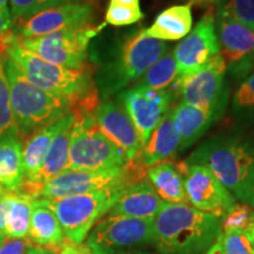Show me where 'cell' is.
Listing matches in <instances>:
<instances>
[{
	"instance_id": "obj_1",
	"label": "cell",
	"mask_w": 254,
	"mask_h": 254,
	"mask_svg": "<svg viewBox=\"0 0 254 254\" xmlns=\"http://www.w3.org/2000/svg\"><path fill=\"white\" fill-rule=\"evenodd\" d=\"M0 55L13 60L34 86L67 99L72 110L93 112L98 106V91L87 65L82 68H67L44 62L24 49L12 30L0 38Z\"/></svg>"
},
{
	"instance_id": "obj_2",
	"label": "cell",
	"mask_w": 254,
	"mask_h": 254,
	"mask_svg": "<svg viewBox=\"0 0 254 254\" xmlns=\"http://www.w3.org/2000/svg\"><path fill=\"white\" fill-rule=\"evenodd\" d=\"M152 232V244L163 254H205L222 233L221 219L189 204L165 202Z\"/></svg>"
},
{
	"instance_id": "obj_3",
	"label": "cell",
	"mask_w": 254,
	"mask_h": 254,
	"mask_svg": "<svg viewBox=\"0 0 254 254\" xmlns=\"http://www.w3.org/2000/svg\"><path fill=\"white\" fill-rule=\"evenodd\" d=\"M184 163L208 168L237 198L254 165V139L238 128L219 132L202 142Z\"/></svg>"
},
{
	"instance_id": "obj_4",
	"label": "cell",
	"mask_w": 254,
	"mask_h": 254,
	"mask_svg": "<svg viewBox=\"0 0 254 254\" xmlns=\"http://www.w3.org/2000/svg\"><path fill=\"white\" fill-rule=\"evenodd\" d=\"M0 60L20 135L32 134L72 111L67 99L40 90L28 81L17 64L7 56L0 55Z\"/></svg>"
},
{
	"instance_id": "obj_5",
	"label": "cell",
	"mask_w": 254,
	"mask_h": 254,
	"mask_svg": "<svg viewBox=\"0 0 254 254\" xmlns=\"http://www.w3.org/2000/svg\"><path fill=\"white\" fill-rule=\"evenodd\" d=\"M167 49L165 41L147 37L144 30L127 38L98 74V87L103 97L118 93L139 80Z\"/></svg>"
},
{
	"instance_id": "obj_6",
	"label": "cell",
	"mask_w": 254,
	"mask_h": 254,
	"mask_svg": "<svg viewBox=\"0 0 254 254\" xmlns=\"http://www.w3.org/2000/svg\"><path fill=\"white\" fill-rule=\"evenodd\" d=\"M67 170H110L123 168L129 163L126 154L100 131L93 112L72 110Z\"/></svg>"
},
{
	"instance_id": "obj_7",
	"label": "cell",
	"mask_w": 254,
	"mask_h": 254,
	"mask_svg": "<svg viewBox=\"0 0 254 254\" xmlns=\"http://www.w3.org/2000/svg\"><path fill=\"white\" fill-rule=\"evenodd\" d=\"M126 186L112 187L87 194L44 200L58 218L65 239L74 244H82L95 222L109 213Z\"/></svg>"
},
{
	"instance_id": "obj_8",
	"label": "cell",
	"mask_w": 254,
	"mask_h": 254,
	"mask_svg": "<svg viewBox=\"0 0 254 254\" xmlns=\"http://www.w3.org/2000/svg\"><path fill=\"white\" fill-rule=\"evenodd\" d=\"M144 168L138 159H135L123 168L66 170L45 184L41 190L40 198L60 199L128 185L142 179Z\"/></svg>"
},
{
	"instance_id": "obj_9",
	"label": "cell",
	"mask_w": 254,
	"mask_h": 254,
	"mask_svg": "<svg viewBox=\"0 0 254 254\" xmlns=\"http://www.w3.org/2000/svg\"><path fill=\"white\" fill-rule=\"evenodd\" d=\"M103 26H84L68 28L47 36L19 39L24 49L44 62L67 68H82L86 66L87 47Z\"/></svg>"
},
{
	"instance_id": "obj_10",
	"label": "cell",
	"mask_w": 254,
	"mask_h": 254,
	"mask_svg": "<svg viewBox=\"0 0 254 254\" xmlns=\"http://www.w3.org/2000/svg\"><path fill=\"white\" fill-rule=\"evenodd\" d=\"M226 73V62L219 53L194 74L177 82L183 103L208 111L215 120L220 119L227 109L230 97Z\"/></svg>"
},
{
	"instance_id": "obj_11",
	"label": "cell",
	"mask_w": 254,
	"mask_h": 254,
	"mask_svg": "<svg viewBox=\"0 0 254 254\" xmlns=\"http://www.w3.org/2000/svg\"><path fill=\"white\" fill-rule=\"evenodd\" d=\"M153 219L107 214L91 232L87 246L93 254H114L116 251L122 249L152 244Z\"/></svg>"
},
{
	"instance_id": "obj_12",
	"label": "cell",
	"mask_w": 254,
	"mask_h": 254,
	"mask_svg": "<svg viewBox=\"0 0 254 254\" xmlns=\"http://www.w3.org/2000/svg\"><path fill=\"white\" fill-rule=\"evenodd\" d=\"M93 17L94 8L88 2H68L18 19L13 21L12 32L19 39H30L68 28L90 26Z\"/></svg>"
},
{
	"instance_id": "obj_13",
	"label": "cell",
	"mask_w": 254,
	"mask_h": 254,
	"mask_svg": "<svg viewBox=\"0 0 254 254\" xmlns=\"http://www.w3.org/2000/svg\"><path fill=\"white\" fill-rule=\"evenodd\" d=\"M220 53L217 27H215L214 7H211L190 31L182 43L173 51L177 63V82L202 68L209 60Z\"/></svg>"
},
{
	"instance_id": "obj_14",
	"label": "cell",
	"mask_w": 254,
	"mask_h": 254,
	"mask_svg": "<svg viewBox=\"0 0 254 254\" xmlns=\"http://www.w3.org/2000/svg\"><path fill=\"white\" fill-rule=\"evenodd\" d=\"M184 172L187 201L194 208L222 219L237 204L236 196L208 168L184 163Z\"/></svg>"
},
{
	"instance_id": "obj_15",
	"label": "cell",
	"mask_w": 254,
	"mask_h": 254,
	"mask_svg": "<svg viewBox=\"0 0 254 254\" xmlns=\"http://www.w3.org/2000/svg\"><path fill=\"white\" fill-rule=\"evenodd\" d=\"M172 91H153L133 86L119 94L120 103L132 120L142 145L170 110Z\"/></svg>"
},
{
	"instance_id": "obj_16",
	"label": "cell",
	"mask_w": 254,
	"mask_h": 254,
	"mask_svg": "<svg viewBox=\"0 0 254 254\" xmlns=\"http://www.w3.org/2000/svg\"><path fill=\"white\" fill-rule=\"evenodd\" d=\"M221 56L234 77L246 75L254 67V31L231 19L215 21Z\"/></svg>"
},
{
	"instance_id": "obj_17",
	"label": "cell",
	"mask_w": 254,
	"mask_h": 254,
	"mask_svg": "<svg viewBox=\"0 0 254 254\" xmlns=\"http://www.w3.org/2000/svg\"><path fill=\"white\" fill-rule=\"evenodd\" d=\"M92 114L100 131L126 154L129 163L139 157L144 145L128 114L119 104L106 101L98 105Z\"/></svg>"
},
{
	"instance_id": "obj_18",
	"label": "cell",
	"mask_w": 254,
	"mask_h": 254,
	"mask_svg": "<svg viewBox=\"0 0 254 254\" xmlns=\"http://www.w3.org/2000/svg\"><path fill=\"white\" fill-rule=\"evenodd\" d=\"M73 122H74V112L71 111L66 123L64 124L62 128L53 138L50 150L47 152L45 160L40 166L39 171L30 182L23 183L19 193L38 199L46 183H49L53 178L67 170L69 135H71Z\"/></svg>"
},
{
	"instance_id": "obj_19",
	"label": "cell",
	"mask_w": 254,
	"mask_h": 254,
	"mask_svg": "<svg viewBox=\"0 0 254 254\" xmlns=\"http://www.w3.org/2000/svg\"><path fill=\"white\" fill-rule=\"evenodd\" d=\"M165 202L150 182L141 179L125 187L109 214L134 219H153Z\"/></svg>"
},
{
	"instance_id": "obj_20",
	"label": "cell",
	"mask_w": 254,
	"mask_h": 254,
	"mask_svg": "<svg viewBox=\"0 0 254 254\" xmlns=\"http://www.w3.org/2000/svg\"><path fill=\"white\" fill-rule=\"evenodd\" d=\"M179 147L180 135L174 126L172 111H168L152 132L136 159L142 167H151L168 158L174 157L177 152H179Z\"/></svg>"
},
{
	"instance_id": "obj_21",
	"label": "cell",
	"mask_w": 254,
	"mask_h": 254,
	"mask_svg": "<svg viewBox=\"0 0 254 254\" xmlns=\"http://www.w3.org/2000/svg\"><path fill=\"white\" fill-rule=\"evenodd\" d=\"M28 239L34 245L59 252L65 243L62 225L44 199H34Z\"/></svg>"
},
{
	"instance_id": "obj_22",
	"label": "cell",
	"mask_w": 254,
	"mask_h": 254,
	"mask_svg": "<svg viewBox=\"0 0 254 254\" xmlns=\"http://www.w3.org/2000/svg\"><path fill=\"white\" fill-rule=\"evenodd\" d=\"M148 182L158 195L166 202L187 204L184 163L161 161L147 171Z\"/></svg>"
},
{
	"instance_id": "obj_23",
	"label": "cell",
	"mask_w": 254,
	"mask_h": 254,
	"mask_svg": "<svg viewBox=\"0 0 254 254\" xmlns=\"http://www.w3.org/2000/svg\"><path fill=\"white\" fill-rule=\"evenodd\" d=\"M172 118L180 135L179 151H185L198 141L215 122L211 112L185 103H180L172 111Z\"/></svg>"
},
{
	"instance_id": "obj_24",
	"label": "cell",
	"mask_w": 254,
	"mask_h": 254,
	"mask_svg": "<svg viewBox=\"0 0 254 254\" xmlns=\"http://www.w3.org/2000/svg\"><path fill=\"white\" fill-rule=\"evenodd\" d=\"M71 111L57 119L56 122L38 129L32 133L30 138L23 145V168H24V183L30 180L36 176L44 160H45L47 152H49L53 138L62 128L64 124L67 120Z\"/></svg>"
},
{
	"instance_id": "obj_25",
	"label": "cell",
	"mask_w": 254,
	"mask_h": 254,
	"mask_svg": "<svg viewBox=\"0 0 254 254\" xmlns=\"http://www.w3.org/2000/svg\"><path fill=\"white\" fill-rule=\"evenodd\" d=\"M192 24L190 5H174L160 12L154 23L144 31L146 36L158 40H180L190 34Z\"/></svg>"
},
{
	"instance_id": "obj_26",
	"label": "cell",
	"mask_w": 254,
	"mask_h": 254,
	"mask_svg": "<svg viewBox=\"0 0 254 254\" xmlns=\"http://www.w3.org/2000/svg\"><path fill=\"white\" fill-rule=\"evenodd\" d=\"M23 183V142L19 139L0 141V193L19 192Z\"/></svg>"
},
{
	"instance_id": "obj_27",
	"label": "cell",
	"mask_w": 254,
	"mask_h": 254,
	"mask_svg": "<svg viewBox=\"0 0 254 254\" xmlns=\"http://www.w3.org/2000/svg\"><path fill=\"white\" fill-rule=\"evenodd\" d=\"M34 198L14 192L6 214L5 236L9 239L28 238Z\"/></svg>"
},
{
	"instance_id": "obj_28",
	"label": "cell",
	"mask_w": 254,
	"mask_h": 254,
	"mask_svg": "<svg viewBox=\"0 0 254 254\" xmlns=\"http://www.w3.org/2000/svg\"><path fill=\"white\" fill-rule=\"evenodd\" d=\"M231 112L239 131L254 132V73L238 87L232 99Z\"/></svg>"
},
{
	"instance_id": "obj_29",
	"label": "cell",
	"mask_w": 254,
	"mask_h": 254,
	"mask_svg": "<svg viewBox=\"0 0 254 254\" xmlns=\"http://www.w3.org/2000/svg\"><path fill=\"white\" fill-rule=\"evenodd\" d=\"M176 79L177 63L174 59L173 52H170L165 53L160 59H158L136 81L134 86L153 91H164Z\"/></svg>"
},
{
	"instance_id": "obj_30",
	"label": "cell",
	"mask_w": 254,
	"mask_h": 254,
	"mask_svg": "<svg viewBox=\"0 0 254 254\" xmlns=\"http://www.w3.org/2000/svg\"><path fill=\"white\" fill-rule=\"evenodd\" d=\"M19 136H20V132H19L13 112H12L7 81H6L1 60H0V141L19 139Z\"/></svg>"
},
{
	"instance_id": "obj_31",
	"label": "cell",
	"mask_w": 254,
	"mask_h": 254,
	"mask_svg": "<svg viewBox=\"0 0 254 254\" xmlns=\"http://www.w3.org/2000/svg\"><path fill=\"white\" fill-rule=\"evenodd\" d=\"M215 17L231 19L254 31V0H225L217 5Z\"/></svg>"
},
{
	"instance_id": "obj_32",
	"label": "cell",
	"mask_w": 254,
	"mask_h": 254,
	"mask_svg": "<svg viewBox=\"0 0 254 254\" xmlns=\"http://www.w3.org/2000/svg\"><path fill=\"white\" fill-rule=\"evenodd\" d=\"M80 0H9V12L13 21L45 11L47 8Z\"/></svg>"
},
{
	"instance_id": "obj_33",
	"label": "cell",
	"mask_w": 254,
	"mask_h": 254,
	"mask_svg": "<svg viewBox=\"0 0 254 254\" xmlns=\"http://www.w3.org/2000/svg\"><path fill=\"white\" fill-rule=\"evenodd\" d=\"M254 221V211L247 204H236L221 219L222 231L238 230L249 233Z\"/></svg>"
},
{
	"instance_id": "obj_34",
	"label": "cell",
	"mask_w": 254,
	"mask_h": 254,
	"mask_svg": "<svg viewBox=\"0 0 254 254\" xmlns=\"http://www.w3.org/2000/svg\"><path fill=\"white\" fill-rule=\"evenodd\" d=\"M142 17H144V13L141 12L140 7H132V6L110 2L105 21L112 26H127V25L140 21Z\"/></svg>"
},
{
	"instance_id": "obj_35",
	"label": "cell",
	"mask_w": 254,
	"mask_h": 254,
	"mask_svg": "<svg viewBox=\"0 0 254 254\" xmlns=\"http://www.w3.org/2000/svg\"><path fill=\"white\" fill-rule=\"evenodd\" d=\"M224 254H254V245L247 232L227 230L222 232Z\"/></svg>"
},
{
	"instance_id": "obj_36",
	"label": "cell",
	"mask_w": 254,
	"mask_h": 254,
	"mask_svg": "<svg viewBox=\"0 0 254 254\" xmlns=\"http://www.w3.org/2000/svg\"><path fill=\"white\" fill-rule=\"evenodd\" d=\"M34 247V244L28 239H7L0 247V254H27Z\"/></svg>"
},
{
	"instance_id": "obj_37",
	"label": "cell",
	"mask_w": 254,
	"mask_h": 254,
	"mask_svg": "<svg viewBox=\"0 0 254 254\" xmlns=\"http://www.w3.org/2000/svg\"><path fill=\"white\" fill-rule=\"evenodd\" d=\"M244 204L254 206V165L251 170L250 176L247 178L245 185H244L241 192L237 196Z\"/></svg>"
},
{
	"instance_id": "obj_38",
	"label": "cell",
	"mask_w": 254,
	"mask_h": 254,
	"mask_svg": "<svg viewBox=\"0 0 254 254\" xmlns=\"http://www.w3.org/2000/svg\"><path fill=\"white\" fill-rule=\"evenodd\" d=\"M13 193L14 192L0 193V232H1V233H4L5 232L6 214H7V209L9 207V204H11Z\"/></svg>"
},
{
	"instance_id": "obj_39",
	"label": "cell",
	"mask_w": 254,
	"mask_h": 254,
	"mask_svg": "<svg viewBox=\"0 0 254 254\" xmlns=\"http://www.w3.org/2000/svg\"><path fill=\"white\" fill-rule=\"evenodd\" d=\"M59 254H93L90 247L84 244H74L71 241L65 240L62 249L59 251Z\"/></svg>"
},
{
	"instance_id": "obj_40",
	"label": "cell",
	"mask_w": 254,
	"mask_h": 254,
	"mask_svg": "<svg viewBox=\"0 0 254 254\" xmlns=\"http://www.w3.org/2000/svg\"><path fill=\"white\" fill-rule=\"evenodd\" d=\"M13 26V19L8 9L0 8V38L7 34Z\"/></svg>"
},
{
	"instance_id": "obj_41",
	"label": "cell",
	"mask_w": 254,
	"mask_h": 254,
	"mask_svg": "<svg viewBox=\"0 0 254 254\" xmlns=\"http://www.w3.org/2000/svg\"><path fill=\"white\" fill-rule=\"evenodd\" d=\"M187 4H190V6L192 5H199V6H211L213 7L214 5H219L221 4L222 1L225 0H187Z\"/></svg>"
},
{
	"instance_id": "obj_42",
	"label": "cell",
	"mask_w": 254,
	"mask_h": 254,
	"mask_svg": "<svg viewBox=\"0 0 254 254\" xmlns=\"http://www.w3.org/2000/svg\"><path fill=\"white\" fill-rule=\"evenodd\" d=\"M205 254H224V250H222V233Z\"/></svg>"
},
{
	"instance_id": "obj_43",
	"label": "cell",
	"mask_w": 254,
	"mask_h": 254,
	"mask_svg": "<svg viewBox=\"0 0 254 254\" xmlns=\"http://www.w3.org/2000/svg\"><path fill=\"white\" fill-rule=\"evenodd\" d=\"M27 254H59V252L50 249H45V247L34 246Z\"/></svg>"
},
{
	"instance_id": "obj_44",
	"label": "cell",
	"mask_w": 254,
	"mask_h": 254,
	"mask_svg": "<svg viewBox=\"0 0 254 254\" xmlns=\"http://www.w3.org/2000/svg\"><path fill=\"white\" fill-rule=\"evenodd\" d=\"M110 2H116V4L132 6V7H140V0H111Z\"/></svg>"
},
{
	"instance_id": "obj_45",
	"label": "cell",
	"mask_w": 254,
	"mask_h": 254,
	"mask_svg": "<svg viewBox=\"0 0 254 254\" xmlns=\"http://www.w3.org/2000/svg\"><path fill=\"white\" fill-rule=\"evenodd\" d=\"M0 8L1 9H8V0H0Z\"/></svg>"
},
{
	"instance_id": "obj_46",
	"label": "cell",
	"mask_w": 254,
	"mask_h": 254,
	"mask_svg": "<svg viewBox=\"0 0 254 254\" xmlns=\"http://www.w3.org/2000/svg\"><path fill=\"white\" fill-rule=\"evenodd\" d=\"M249 236H250L251 240H252V243H253V245H254V221H253L252 227H251V230L249 232Z\"/></svg>"
},
{
	"instance_id": "obj_47",
	"label": "cell",
	"mask_w": 254,
	"mask_h": 254,
	"mask_svg": "<svg viewBox=\"0 0 254 254\" xmlns=\"http://www.w3.org/2000/svg\"><path fill=\"white\" fill-rule=\"evenodd\" d=\"M7 239V238H6V236L4 233H1V232H0V247H1V245L2 244L5 243V240Z\"/></svg>"
},
{
	"instance_id": "obj_48",
	"label": "cell",
	"mask_w": 254,
	"mask_h": 254,
	"mask_svg": "<svg viewBox=\"0 0 254 254\" xmlns=\"http://www.w3.org/2000/svg\"><path fill=\"white\" fill-rule=\"evenodd\" d=\"M129 254H147V253H129Z\"/></svg>"
}]
</instances>
